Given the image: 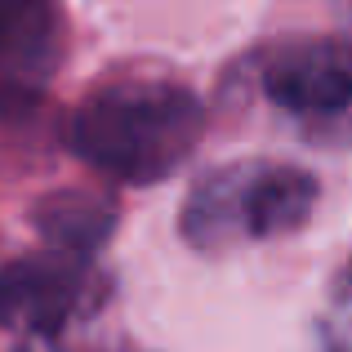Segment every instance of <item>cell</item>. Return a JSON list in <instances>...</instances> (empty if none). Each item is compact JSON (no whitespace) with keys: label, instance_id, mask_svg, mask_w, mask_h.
<instances>
[{"label":"cell","instance_id":"cell-1","mask_svg":"<svg viewBox=\"0 0 352 352\" xmlns=\"http://www.w3.org/2000/svg\"><path fill=\"white\" fill-rule=\"evenodd\" d=\"M201 129L206 107L192 89L170 80H120L80 98L67 120V147L103 179L152 188L197 152Z\"/></svg>","mask_w":352,"mask_h":352},{"label":"cell","instance_id":"cell-2","mask_svg":"<svg viewBox=\"0 0 352 352\" xmlns=\"http://www.w3.org/2000/svg\"><path fill=\"white\" fill-rule=\"evenodd\" d=\"M317 206V179L294 165H223L201 179L183 201V236L197 250H223L232 241H267L308 223Z\"/></svg>","mask_w":352,"mask_h":352},{"label":"cell","instance_id":"cell-3","mask_svg":"<svg viewBox=\"0 0 352 352\" xmlns=\"http://www.w3.org/2000/svg\"><path fill=\"white\" fill-rule=\"evenodd\" d=\"M67 54L58 0H0V120H23L45 103Z\"/></svg>","mask_w":352,"mask_h":352},{"label":"cell","instance_id":"cell-4","mask_svg":"<svg viewBox=\"0 0 352 352\" xmlns=\"http://www.w3.org/2000/svg\"><path fill=\"white\" fill-rule=\"evenodd\" d=\"M263 94L299 120L344 116L352 103V45L348 41H294L267 58Z\"/></svg>","mask_w":352,"mask_h":352},{"label":"cell","instance_id":"cell-5","mask_svg":"<svg viewBox=\"0 0 352 352\" xmlns=\"http://www.w3.org/2000/svg\"><path fill=\"white\" fill-rule=\"evenodd\" d=\"M89 272L54 254L14 258L0 267V330H27L32 339H54L85 303Z\"/></svg>","mask_w":352,"mask_h":352},{"label":"cell","instance_id":"cell-6","mask_svg":"<svg viewBox=\"0 0 352 352\" xmlns=\"http://www.w3.org/2000/svg\"><path fill=\"white\" fill-rule=\"evenodd\" d=\"M36 232L45 241V254L89 272L94 258L103 254L107 236H112V206L85 197V192H58V197L41 201Z\"/></svg>","mask_w":352,"mask_h":352}]
</instances>
